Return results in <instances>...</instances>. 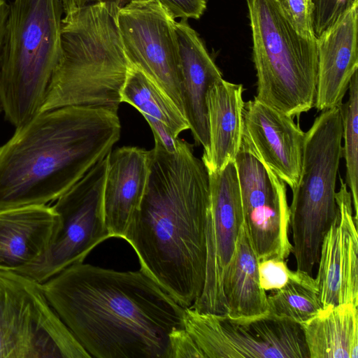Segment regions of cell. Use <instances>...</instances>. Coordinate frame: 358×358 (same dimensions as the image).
I'll use <instances>...</instances> for the list:
<instances>
[{"mask_svg":"<svg viewBox=\"0 0 358 358\" xmlns=\"http://www.w3.org/2000/svg\"><path fill=\"white\" fill-rule=\"evenodd\" d=\"M280 13L302 37L316 40L313 26V0H273Z\"/></svg>","mask_w":358,"mask_h":358,"instance_id":"26","label":"cell"},{"mask_svg":"<svg viewBox=\"0 0 358 358\" xmlns=\"http://www.w3.org/2000/svg\"><path fill=\"white\" fill-rule=\"evenodd\" d=\"M110 153L55 201L52 206L59 216V224L49 250L39 262L15 273L42 283L66 267L83 262L96 245L110 238L103 210Z\"/></svg>","mask_w":358,"mask_h":358,"instance_id":"10","label":"cell"},{"mask_svg":"<svg viewBox=\"0 0 358 358\" xmlns=\"http://www.w3.org/2000/svg\"><path fill=\"white\" fill-rule=\"evenodd\" d=\"M210 202L205 227L206 273L203 288L191 308L200 313L227 314L223 290L225 271L244 222L235 161L208 173Z\"/></svg>","mask_w":358,"mask_h":358,"instance_id":"13","label":"cell"},{"mask_svg":"<svg viewBox=\"0 0 358 358\" xmlns=\"http://www.w3.org/2000/svg\"><path fill=\"white\" fill-rule=\"evenodd\" d=\"M313 26L316 37L327 29L343 13L358 0H313Z\"/></svg>","mask_w":358,"mask_h":358,"instance_id":"27","label":"cell"},{"mask_svg":"<svg viewBox=\"0 0 358 358\" xmlns=\"http://www.w3.org/2000/svg\"><path fill=\"white\" fill-rule=\"evenodd\" d=\"M150 152L124 146L111 151L103 189V210L111 237L123 238L138 210L149 173Z\"/></svg>","mask_w":358,"mask_h":358,"instance_id":"19","label":"cell"},{"mask_svg":"<svg viewBox=\"0 0 358 358\" xmlns=\"http://www.w3.org/2000/svg\"><path fill=\"white\" fill-rule=\"evenodd\" d=\"M223 290L227 315L232 317H255L268 312L267 295L259 282V259L244 222L225 271Z\"/></svg>","mask_w":358,"mask_h":358,"instance_id":"21","label":"cell"},{"mask_svg":"<svg viewBox=\"0 0 358 358\" xmlns=\"http://www.w3.org/2000/svg\"><path fill=\"white\" fill-rule=\"evenodd\" d=\"M10 6L5 0H0V60L3 48Z\"/></svg>","mask_w":358,"mask_h":358,"instance_id":"31","label":"cell"},{"mask_svg":"<svg viewBox=\"0 0 358 358\" xmlns=\"http://www.w3.org/2000/svg\"><path fill=\"white\" fill-rule=\"evenodd\" d=\"M175 19L199 20L207 7V0H157Z\"/></svg>","mask_w":358,"mask_h":358,"instance_id":"29","label":"cell"},{"mask_svg":"<svg viewBox=\"0 0 358 358\" xmlns=\"http://www.w3.org/2000/svg\"><path fill=\"white\" fill-rule=\"evenodd\" d=\"M121 103L136 108L150 127L164 124L172 134L189 129L185 116L174 103L139 69L131 65L120 92Z\"/></svg>","mask_w":358,"mask_h":358,"instance_id":"23","label":"cell"},{"mask_svg":"<svg viewBox=\"0 0 358 358\" xmlns=\"http://www.w3.org/2000/svg\"><path fill=\"white\" fill-rule=\"evenodd\" d=\"M171 358H201V351L184 327L175 328L169 335Z\"/></svg>","mask_w":358,"mask_h":358,"instance_id":"30","label":"cell"},{"mask_svg":"<svg viewBox=\"0 0 358 358\" xmlns=\"http://www.w3.org/2000/svg\"><path fill=\"white\" fill-rule=\"evenodd\" d=\"M358 3L316 37L317 80L314 106L323 111L342 103L358 70Z\"/></svg>","mask_w":358,"mask_h":358,"instance_id":"16","label":"cell"},{"mask_svg":"<svg viewBox=\"0 0 358 358\" xmlns=\"http://www.w3.org/2000/svg\"><path fill=\"white\" fill-rule=\"evenodd\" d=\"M91 357L49 303L41 284L0 270V358Z\"/></svg>","mask_w":358,"mask_h":358,"instance_id":"8","label":"cell"},{"mask_svg":"<svg viewBox=\"0 0 358 358\" xmlns=\"http://www.w3.org/2000/svg\"><path fill=\"white\" fill-rule=\"evenodd\" d=\"M150 152L146 189L123 238L137 254L141 268L179 305L189 308L205 281L208 172L183 139L175 152L155 144Z\"/></svg>","mask_w":358,"mask_h":358,"instance_id":"2","label":"cell"},{"mask_svg":"<svg viewBox=\"0 0 358 358\" xmlns=\"http://www.w3.org/2000/svg\"><path fill=\"white\" fill-rule=\"evenodd\" d=\"M181 72L183 113L195 143L203 152L209 147L206 94L210 86L222 78L219 68L199 34L187 20L176 23Z\"/></svg>","mask_w":358,"mask_h":358,"instance_id":"17","label":"cell"},{"mask_svg":"<svg viewBox=\"0 0 358 358\" xmlns=\"http://www.w3.org/2000/svg\"><path fill=\"white\" fill-rule=\"evenodd\" d=\"M117 111L67 106L38 113L0 146V210L55 201L119 141Z\"/></svg>","mask_w":358,"mask_h":358,"instance_id":"3","label":"cell"},{"mask_svg":"<svg viewBox=\"0 0 358 358\" xmlns=\"http://www.w3.org/2000/svg\"><path fill=\"white\" fill-rule=\"evenodd\" d=\"M49 303L91 357L171 358L184 308L143 269L78 262L41 283Z\"/></svg>","mask_w":358,"mask_h":358,"instance_id":"1","label":"cell"},{"mask_svg":"<svg viewBox=\"0 0 358 358\" xmlns=\"http://www.w3.org/2000/svg\"><path fill=\"white\" fill-rule=\"evenodd\" d=\"M291 273L286 261L280 259H266L259 261V276L264 291H273L282 287Z\"/></svg>","mask_w":358,"mask_h":358,"instance_id":"28","label":"cell"},{"mask_svg":"<svg viewBox=\"0 0 358 358\" xmlns=\"http://www.w3.org/2000/svg\"><path fill=\"white\" fill-rule=\"evenodd\" d=\"M115 1L78 7L62 18L61 55L39 111L91 106L117 111L131 63L117 23Z\"/></svg>","mask_w":358,"mask_h":358,"instance_id":"4","label":"cell"},{"mask_svg":"<svg viewBox=\"0 0 358 358\" xmlns=\"http://www.w3.org/2000/svg\"><path fill=\"white\" fill-rule=\"evenodd\" d=\"M58 224L59 216L48 204L0 210V270L17 272L39 262Z\"/></svg>","mask_w":358,"mask_h":358,"instance_id":"18","label":"cell"},{"mask_svg":"<svg viewBox=\"0 0 358 358\" xmlns=\"http://www.w3.org/2000/svg\"><path fill=\"white\" fill-rule=\"evenodd\" d=\"M293 118L255 98L244 104L243 136L291 189L299 181L305 137Z\"/></svg>","mask_w":358,"mask_h":358,"instance_id":"15","label":"cell"},{"mask_svg":"<svg viewBox=\"0 0 358 358\" xmlns=\"http://www.w3.org/2000/svg\"><path fill=\"white\" fill-rule=\"evenodd\" d=\"M60 1L64 15L71 13L77 8L75 0H60Z\"/></svg>","mask_w":358,"mask_h":358,"instance_id":"32","label":"cell"},{"mask_svg":"<svg viewBox=\"0 0 358 358\" xmlns=\"http://www.w3.org/2000/svg\"><path fill=\"white\" fill-rule=\"evenodd\" d=\"M268 313L303 324L322 308L318 287L312 275L291 271L287 283L267 296Z\"/></svg>","mask_w":358,"mask_h":358,"instance_id":"24","label":"cell"},{"mask_svg":"<svg viewBox=\"0 0 358 358\" xmlns=\"http://www.w3.org/2000/svg\"><path fill=\"white\" fill-rule=\"evenodd\" d=\"M234 161L244 222L259 261L286 260L292 245L285 182L259 158L243 135Z\"/></svg>","mask_w":358,"mask_h":358,"instance_id":"12","label":"cell"},{"mask_svg":"<svg viewBox=\"0 0 358 358\" xmlns=\"http://www.w3.org/2000/svg\"><path fill=\"white\" fill-rule=\"evenodd\" d=\"M0 60V103L15 129L36 115L61 55L60 0H13Z\"/></svg>","mask_w":358,"mask_h":358,"instance_id":"5","label":"cell"},{"mask_svg":"<svg viewBox=\"0 0 358 358\" xmlns=\"http://www.w3.org/2000/svg\"><path fill=\"white\" fill-rule=\"evenodd\" d=\"M349 98L339 106L343 126L344 145L342 156L346 167V185L352 196L354 217L358 224V71L349 84Z\"/></svg>","mask_w":358,"mask_h":358,"instance_id":"25","label":"cell"},{"mask_svg":"<svg viewBox=\"0 0 358 358\" xmlns=\"http://www.w3.org/2000/svg\"><path fill=\"white\" fill-rule=\"evenodd\" d=\"M2 112V108H1V103H0V113Z\"/></svg>","mask_w":358,"mask_h":358,"instance_id":"34","label":"cell"},{"mask_svg":"<svg viewBox=\"0 0 358 358\" xmlns=\"http://www.w3.org/2000/svg\"><path fill=\"white\" fill-rule=\"evenodd\" d=\"M339 106L322 111L305 133L301 169L292 189L289 227L296 269L312 274L337 213L336 185L342 157Z\"/></svg>","mask_w":358,"mask_h":358,"instance_id":"7","label":"cell"},{"mask_svg":"<svg viewBox=\"0 0 358 358\" xmlns=\"http://www.w3.org/2000/svg\"><path fill=\"white\" fill-rule=\"evenodd\" d=\"M117 23L131 64L184 115L176 19L157 0H132L120 8Z\"/></svg>","mask_w":358,"mask_h":358,"instance_id":"11","label":"cell"},{"mask_svg":"<svg viewBox=\"0 0 358 358\" xmlns=\"http://www.w3.org/2000/svg\"><path fill=\"white\" fill-rule=\"evenodd\" d=\"M243 87L222 78L207 92L209 147L201 160L208 173L235 160L243 135Z\"/></svg>","mask_w":358,"mask_h":358,"instance_id":"20","label":"cell"},{"mask_svg":"<svg viewBox=\"0 0 358 358\" xmlns=\"http://www.w3.org/2000/svg\"><path fill=\"white\" fill-rule=\"evenodd\" d=\"M183 324L204 358H309L301 324L268 312L232 317L189 307Z\"/></svg>","mask_w":358,"mask_h":358,"instance_id":"9","label":"cell"},{"mask_svg":"<svg viewBox=\"0 0 358 358\" xmlns=\"http://www.w3.org/2000/svg\"><path fill=\"white\" fill-rule=\"evenodd\" d=\"M115 1L120 3L122 6L127 3V2L132 1V0H75L76 7H81L84 5H86L92 2H97V1Z\"/></svg>","mask_w":358,"mask_h":358,"instance_id":"33","label":"cell"},{"mask_svg":"<svg viewBox=\"0 0 358 358\" xmlns=\"http://www.w3.org/2000/svg\"><path fill=\"white\" fill-rule=\"evenodd\" d=\"M337 215L324 236L315 278L324 307L358 306V234L350 192L339 177Z\"/></svg>","mask_w":358,"mask_h":358,"instance_id":"14","label":"cell"},{"mask_svg":"<svg viewBox=\"0 0 358 358\" xmlns=\"http://www.w3.org/2000/svg\"><path fill=\"white\" fill-rule=\"evenodd\" d=\"M257 73L255 99L294 117L315 104L316 40L300 36L273 0H246Z\"/></svg>","mask_w":358,"mask_h":358,"instance_id":"6","label":"cell"},{"mask_svg":"<svg viewBox=\"0 0 358 358\" xmlns=\"http://www.w3.org/2000/svg\"><path fill=\"white\" fill-rule=\"evenodd\" d=\"M301 327L309 358H358L357 306H325Z\"/></svg>","mask_w":358,"mask_h":358,"instance_id":"22","label":"cell"}]
</instances>
